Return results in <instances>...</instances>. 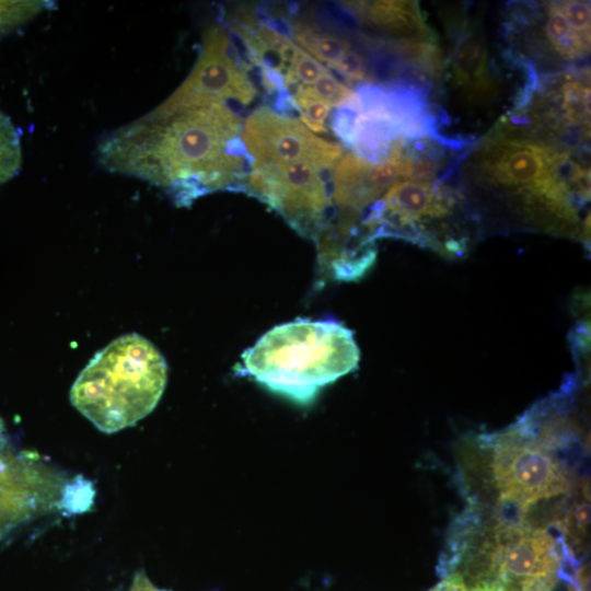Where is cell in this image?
<instances>
[{"mask_svg": "<svg viewBox=\"0 0 591 591\" xmlns=\"http://www.w3.org/2000/svg\"><path fill=\"white\" fill-rule=\"evenodd\" d=\"M326 10L329 15L343 23L346 27L354 30L358 26V20L356 15L352 12L348 11V9H346L344 4L341 5L331 3L326 5Z\"/></svg>", "mask_w": 591, "mask_h": 591, "instance_id": "d4e9b609", "label": "cell"}, {"mask_svg": "<svg viewBox=\"0 0 591 591\" xmlns=\"http://www.w3.org/2000/svg\"><path fill=\"white\" fill-rule=\"evenodd\" d=\"M566 150L487 136L467 163L475 179L508 199L523 221L541 231L580 239L579 206L558 163Z\"/></svg>", "mask_w": 591, "mask_h": 591, "instance_id": "3957f363", "label": "cell"}, {"mask_svg": "<svg viewBox=\"0 0 591 591\" xmlns=\"http://www.w3.org/2000/svg\"><path fill=\"white\" fill-rule=\"evenodd\" d=\"M384 192L378 181L374 163L355 152L341 157L332 175V200L341 215L356 217Z\"/></svg>", "mask_w": 591, "mask_h": 591, "instance_id": "30bf717a", "label": "cell"}, {"mask_svg": "<svg viewBox=\"0 0 591 591\" xmlns=\"http://www.w3.org/2000/svg\"><path fill=\"white\" fill-rule=\"evenodd\" d=\"M372 47L386 51L396 58L415 65L426 71L431 79L439 78L443 71V54L441 49L430 42L397 40L375 42L371 40Z\"/></svg>", "mask_w": 591, "mask_h": 591, "instance_id": "4fadbf2b", "label": "cell"}, {"mask_svg": "<svg viewBox=\"0 0 591 591\" xmlns=\"http://www.w3.org/2000/svg\"><path fill=\"white\" fill-rule=\"evenodd\" d=\"M94 490L28 451L16 450L0 429V541L51 512L85 511Z\"/></svg>", "mask_w": 591, "mask_h": 591, "instance_id": "8992f818", "label": "cell"}, {"mask_svg": "<svg viewBox=\"0 0 591 591\" xmlns=\"http://www.w3.org/2000/svg\"><path fill=\"white\" fill-rule=\"evenodd\" d=\"M352 332L332 320H296L265 333L242 355V372L297 404L311 403L327 384L357 369Z\"/></svg>", "mask_w": 591, "mask_h": 591, "instance_id": "277c9868", "label": "cell"}, {"mask_svg": "<svg viewBox=\"0 0 591 591\" xmlns=\"http://www.w3.org/2000/svg\"><path fill=\"white\" fill-rule=\"evenodd\" d=\"M431 591H442L438 586Z\"/></svg>", "mask_w": 591, "mask_h": 591, "instance_id": "4316f807", "label": "cell"}, {"mask_svg": "<svg viewBox=\"0 0 591 591\" xmlns=\"http://www.w3.org/2000/svg\"><path fill=\"white\" fill-rule=\"evenodd\" d=\"M558 4L575 34L590 46V2L569 0L558 1Z\"/></svg>", "mask_w": 591, "mask_h": 591, "instance_id": "ffe728a7", "label": "cell"}, {"mask_svg": "<svg viewBox=\"0 0 591 591\" xmlns=\"http://www.w3.org/2000/svg\"><path fill=\"white\" fill-rule=\"evenodd\" d=\"M310 88L332 106H340L355 96V92L340 82L327 68Z\"/></svg>", "mask_w": 591, "mask_h": 591, "instance_id": "44dd1931", "label": "cell"}, {"mask_svg": "<svg viewBox=\"0 0 591 591\" xmlns=\"http://www.w3.org/2000/svg\"><path fill=\"white\" fill-rule=\"evenodd\" d=\"M547 18L544 24V36L549 48L561 59L576 60L589 53L587 46L575 34L563 15L558 2L547 5Z\"/></svg>", "mask_w": 591, "mask_h": 591, "instance_id": "5bb4252c", "label": "cell"}, {"mask_svg": "<svg viewBox=\"0 0 591 591\" xmlns=\"http://www.w3.org/2000/svg\"><path fill=\"white\" fill-rule=\"evenodd\" d=\"M499 92V80L485 76L467 85L465 91V100L473 104H485L495 100Z\"/></svg>", "mask_w": 591, "mask_h": 591, "instance_id": "cb8c5ba5", "label": "cell"}, {"mask_svg": "<svg viewBox=\"0 0 591 591\" xmlns=\"http://www.w3.org/2000/svg\"><path fill=\"white\" fill-rule=\"evenodd\" d=\"M333 172L309 160L252 165L244 189L279 212L298 233L316 241L331 223Z\"/></svg>", "mask_w": 591, "mask_h": 591, "instance_id": "52a82bcc", "label": "cell"}, {"mask_svg": "<svg viewBox=\"0 0 591 591\" xmlns=\"http://www.w3.org/2000/svg\"><path fill=\"white\" fill-rule=\"evenodd\" d=\"M234 51L223 27H209L205 32L197 62L188 77L152 111L165 114L211 103L250 104L256 95V89L248 78L251 68L241 61L237 54L232 57Z\"/></svg>", "mask_w": 591, "mask_h": 591, "instance_id": "ba28073f", "label": "cell"}, {"mask_svg": "<svg viewBox=\"0 0 591 591\" xmlns=\"http://www.w3.org/2000/svg\"><path fill=\"white\" fill-rule=\"evenodd\" d=\"M325 70V66L310 56L306 51L299 48L286 73L294 77L302 85H310L313 84Z\"/></svg>", "mask_w": 591, "mask_h": 591, "instance_id": "7402d4cb", "label": "cell"}, {"mask_svg": "<svg viewBox=\"0 0 591 591\" xmlns=\"http://www.w3.org/2000/svg\"><path fill=\"white\" fill-rule=\"evenodd\" d=\"M578 454L544 440L521 417L503 430L474 436L466 443L460 482L470 503L507 517L530 518L543 501L576 491L582 483L573 471Z\"/></svg>", "mask_w": 591, "mask_h": 591, "instance_id": "7a4b0ae2", "label": "cell"}, {"mask_svg": "<svg viewBox=\"0 0 591 591\" xmlns=\"http://www.w3.org/2000/svg\"><path fill=\"white\" fill-rule=\"evenodd\" d=\"M468 591H505V590L498 584H483V586L472 588Z\"/></svg>", "mask_w": 591, "mask_h": 591, "instance_id": "484cf974", "label": "cell"}, {"mask_svg": "<svg viewBox=\"0 0 591 591\" xmlns=\"http://www.w3.org/2000/svg\"><path fill=\"white\" fill-rule=\"evenodd\" d=\"M559 107V117L567 126L590 127V89L581 81L569 77L554 93Z\"/></svg>", "mask_w": 591, "mask_h": 591, "instance_id": "9a60e30c", "label": "cell"}, {"mask_svg": "<svg viewBox=\"0 0 591 591\" xmlns=\"http://www.w3.org/2000/svg\"><path fill=\"white\" fill-rule=\"evenodd\" d=\"M363 22L402 40L434 42L436 35L421 18L416 1L350 2Z\"/></svg>", "mask_w": 591, "mask_h": 591, "instance_id": "8fae6325", "label": "cell"}, {"mask_svg": "<svg viewBox=\"0 0 591 591\" xmlns=\"http://www.w3.org/2000/svg\"><path fill=\"white\" fill-rule=\"evenodd\" d=\"M54 5L47 0L0 1V40Z\"/></svg>", "mask_w": 591, "mask_h": 591, "instance_id": "ac0fdd59", "label": "cell"}, {"mask_svg": "<svg viewBox=\"0 0 591 591\" xmlns=\"http://www.w3.org/2000/svg\"><path fill=\"white\" fill-rule=\"evenodd\" d=\"M328 67L346 82L364 81L368 77L363 58L350 49Z\"/></svg>", "mask_w": 591, "mask_h": 591, "instance_id": "603a6c76", "label": "cell"}, {"mask_svg": "<svg viewBox=\"0 0 591 591\" xmlns=\"http://www.w3.org/2000/svg\"><path fill=\"white\" fill-rule=\"evenodd\" d=\"M167 366L143 336L123 335L97 351L70 390V402L99 430L114 433L131 427L158 405Z\"/></svg>", "mask_w": 591, "mask_h": 591, "instance_id": "5b68a950", "label": "cell"}, {"mask_svg": "<svg viewBox=\"0 0 591 591\" xmlns=\"http://www.w3.org/2000/svg\"><path fill=\"white\" fill-rule=\"evenodd\" d=\"M21 164L20 131L10 117L0 111V185L16 176Z\"/></svg>", "mask_w": 591, "mask_h": 591, "instance_id": "e0dca14e", "label": "cell"}, {"mask_svg": "<svg viewBox=\"0 0 591 591\" xmlns=\"http://www.w3.org/2000/svg\"><path fill=\"white\" fill-rule=\"evenodd\" d=\"M242 126L225 103L151 111L103 136L95 159L104 171L148 182L187 207L219 189L244 188L251 159Z\"/></svg>", "mask_w": 591, "mask_h": 591, "instance_id": "6da1fadb", "label": "cell"}, {"mask_svg": "<svg viewBox=\"0 0 591 591\" xmlns=\"http://www.w3.org/2000/svg\"><path fill=\"white\" fill-rule=\"evenodd\" d=\"M487 49L483 39L471 31H463L456 37L452 68L455 82L468 85L485 77Z\"/></svg>", "mask_w": 591, "mask_h": 591, "instance_id": "7c38bea8", "label": "cell"}, {"mask_svg": "<svg viewBox=\"0 0 591 591\" xmlns=\"http://www.w3.org/2000/svg\"><path fill=\"white\" fill-rule=\"evenodd\" d=\"M298 111L300 121L312 131L327 132L325 121L331 113L332 105L318 97L310 86L300 85L291 95Z\"/></svg>", "mask_w": 591, "mask_h": 591, "instance_id": "d6986e66", "label": "cell"}, {"mask_svg": "<svg viewBox=\"0 0 591 591\" xmlns=\"http://www.w3.org/2000/svg\"><path fill=\"white\" fill-rule=\"evenodd\" d=\"M296 40L313 55L317 61L331 66L350 49L349 43L334 35L314 32L299 25L294 28Z\"/></svg>", "mask_w": 591, "mask_h": 591, "instance_id": "2e32d148", "label": "cell"}, {"mask_svg": "<svg viewBox=\"0 0 591 591\" xmlns=\"http://www.w3.org/2000/svg\"><path fill=\"white\" fill-rule=\"evenodd\" d=\"M240 135L251 166L309 160L334 171L344 152L340 144L315 136L300 120L266 106L246 118Z\"/></svg>", "mask_w": 591, "mask_h": 591, "instance_id": "9c48e42d", "label": "cell"}]
</instances>
